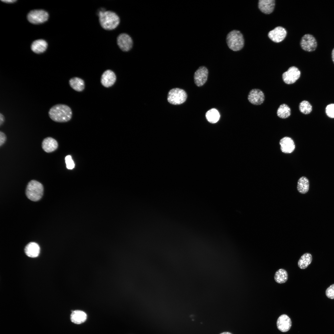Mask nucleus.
Here are the masks:
<instances>
[{
    "label": "nucleus",
    "instance_id": "nucleus-1",
    "mask_svg": "<svg viewBox=\"0 0 334 334\" xmlns=\"http://www.w3.org/2000/svg\"><path fill=\"white\" fill-rule=\"evenodd\" d=\"M48 115L49 118L54 122H64L69 121L71 119L72 112L69 106L64 104H58L49 109Z\"/></svg>",
    "mask_w": 334,
    "mask_h": 334
},
{
    "label": "nucleus",
    "instance_id": "nucleus-2",
    "mask_svg": "<svg viewBox=\"0 0 334 334\" xmlns=\"http://www.w3.org/2000/svg\"><path fill=\"white\" fill-rule=\"evenodd\" d=\"M99 19L101 27L106 30L115 29L119 25L120 19L114 12L110 11H100L99 12Z\"/></svg>",
    "mask_w": 334,
    "mask_h": 334
},
{
    "label": "nucleus",
    "instance_id": "nucleus-3",
    "mask_svg": "<svg viewBox=\"0 0 334 334\" xmlns=\"http://www.w3.org/2000/svg\"><path fill=\"white\" fill-rule=\"evenodd\" d=\"M226 41L229 48L234 51L240 50L244 45L243 36L238 30H233L229 32L226 36Z\"/></svg>",
    "mask_w": 334,
    "mask_h": 334
},
{
    "label": "nucleus",
    "instance_id": "nucleus-4",
    "mask_svg": "<svg viewBox=\"0 0 334 334\" xmlns=\"http://www.w3.org/2000/svg\"><path fill=\"white\" fill-rule=\"evenodd\" d=\"M44 191L43 185L35 180H32L28 183L26 190L27 197L30 200L36 201L42 197Z\"/></svg>",
    "mask_w": 334,
    "mask_h": 334
},
{
    "label": "nucleus",
    "instance_id": "nucleus-5",
    "mask_svg": "<svg viewBox=\"0 0 334 334\" xmlns=\"http://www.w3.org/2000/svg\"><path fill=\"white\" fill-rule=\"evenodd\" d=\"M187 97L186 93L184 90L176 88L169 91L167 96V100L171 104L178 105L185 102Z\"/></svg>",
    "mask_w": 334,
    "mask_h": 334
},
{
    "label": "nucleus",
    "instance_id": "nucleus-6",
    "mask_svg": "<svg viewBox=\"0 0 334 334\" xmlns=\"http://www.w3.org/2000/svg\"><path fill=\"white\" fill-rule=\"evenodd\" d=\"M49 18L48 13L42 10L31 11L28 14L27 19L31 23L34 24H41L46 21Z\"/></svg>",
    "mask_w": 334,
    "mask_h": 334
},
{
    "label": "nucleus",
    "instance_id": "nucleus-7",
    "mask_svg": "<svg viewBox=\"0 0 334 334\" xmlns=\"http://www.w3.org/2000/svg\"><path fill=\"white\" fill-rule=\"evenodd\" d=\"M300 75L301 72L299 69L295 66H292L283 73L282 78L285 84H292L295 83L299 79Z\"/></svg>",
    "mask_w": 334,
    "mask_h": 334
},
{
    "label": "nucleus",
    "instance_id": "nucleus-8",
    "mask_svg": "<svg viewBox=\"0 0 334 334\" xmlns=\"http://www.w3.org/2000/svg\"><path fill=\"white\" fill-rule=\"evenodd\" d=\"M300 44L303 50L308 52L315 51L317 45L315 37L312 35L309 34H305L302 37Z\"/></svg>",
    "mask_w": 334,
    "mask_h": 334
},
{
    "label": "nucleus",
    "instance_id": "nucleus-9",
    "mask_svg": "<svg viewBox=\"0 0 334 334\" xmlns=\"http://www.w3.org/2000/svg\"><path fill=\"white\" fill-rule=\"evenodd\" d=\"M117 44L122 51L126 52L130 50L133 46V41L131 36L125 33L120 34L117 37Z\"/></svg>",
    "mask_w": 334,
    "mask_h": 334
},
{
    "label": "nucleus",
    "instance_id": "nucleus-10",
    "mask_svg": "<svg viewBox=\"0 0 334 334\" xmlns=\"http://www.w3.org/2000/svg\"><path fill=\"white\" fill-rule=\"evenodd\" d=\"M248 99L252 104L259 105L262 104L265 100V96L263 92L258 89H253L249 92Z\"/></svg>",
    "mask_w": 334,
    "mask_h": 334
},
{
    "label": "nucleus",
    "instance_id": "nucleus-11",
    "mask_svg": "<svg viewBox=\"0 0 334 334\" xmlns=\"http://www.w3.org/2000/svg\"><path fill=\"white\" fill-rule=\"evenodd\" d=\"M287 35V31L284 28L278 26L270 31L268 36L273 41L278 43L283 41Z\"/></svg>",
    "mask_w": 334,
    "mask_h": 334
},
{
    "label": "nucleus",
    "instance_id": "nucleus-12",
    "mask_svg": "<svg viewBox=\"0 0 334 334\" xmlns=\"http://www.w3.org/2000/svg\"><path fill=\"white\" fill-rule=\"evenodd\" d=\"M208 71L204 66L200 67L195 72L194 75V81L198 86L203 85L207 80Z\"/></svg>",
    "mask_w": 334,
    "mask_h": 334
},
{
    "label": "nucleus",
    "instance_id": "nucleus-13",
    "mask_svg": "<svg viewBox=\"0 0 334 334\" xmlns=\"http://www.w3.org/2000/svg\"><path fill=\"white\" fill-rule=\"evenodd\" d=\"M116 79V77L114 73L110 70H107L102 74L101 83L104 86L108 88L112 86L114 84Z\"/></svg>",
    "mask_w": 334,
    "mask_h": 334
},
{
    "label": "nucleus",
    "instance_id": "nucleus-14",
    "mask_svg": "<svg viewBox=\"0 0 334 334\" xmlns=\"http://www.w3.org/2000/svg\"><path fill=\"white\" fill-rule=\"evenodd\" d=\"M280 149L282 152L285 153H290L294 150L295 145L293 140L289 137H285L280 141Z\"/></svg>",
    "mask_w": 334,
    "mask_h": 334
},
{
    "label": "nucleus",
    "instance_id": "nucleus-15",
    "mask_svg": "<svg viewBox=\"0 0 334 334\" xmlns=\"http://www.w3.org/2000/svg\"><path fill=\"white\" fill-rule=\"evenodd\" d=\"M292 325L291 321L287 315L283 314L280 315L277 321V326L280 331L285 332L288 331Z\"/></svg>",
    "mask_w": 334,
    "mask_h": 334
},
{
    "label": "nucleus",
    "instance_id": "nucleus-16",
    "mask_svg": "<svg viewBox=\"0 0 334 334\" xmlns=\"http://www.w3.org/2000/svg\"><path fill=\"white\" fill-rule=\"evenodd\" d=\"M275 6V0H260L258 7L260 11L265 14H269L273 12Z\"/></svg>",
    "mask_w": 334,
    "mask_h": 334
},
{
    "label": "nucleus",
    "instance_id": "nucleus-17",
    "mask_svg": "<svg viewBox=\"0 0 334 334\" xmlns=\"http://www.w3.org/2000/svg\"><path fill=\"white\" fill-rule=\"evenodd\" d=\"M58 144L57 141L53 138L48 137L45 138L42 142V147L46 152L50 153L56 150Z\"/></svg>",
    "mask_w": 334,
    "mask_h": 334
},
{
    "label": "nucleus",
    "instance_id": "nucleus-18",
    "mask_svg": "<svg viewBox=\"0 0 334 334\" xmlns=\"http://www.w3.org/2000/svg\"><path fill=\"white\" fill-rule=\"evenodd\" d=\"M26 254L28 257L34 258L38 256L40 252L39 245L35 242H31L25 246L24 249Z\"/></svg>",
    "mask_w": 334,
    "mask_h": 334
},
{
    "label": "nucleus",
    "instance_id": "nucleus-19",
    "mask_svg": "<svg viewBox=\"0 0 334 334\" xmlns=\"http://www.w3.org/2000/svg\"><path fill=\"white\" fill-rule=\"evenodd\" d=\"M87 318L86 314L80 310L72 311L70 316L71 321L76 324H80L84 322Z\"/></svg>",
    "mask_w": 334,
    "mask_h": 334
},
{
    "label": "nucleus",
    "instance_id": "nucleus-20",
    "mask_svg": "<svg viewBox=\"0 0 334 334\" xmlns=\"http://www.w3.org/2000/svg\"><path fill=\"white\" fill-rule=\"evenodd\" d=\"M47 44L42 39L36 40L33 42L31 46L32 50L34 53L40 54L44 52L46 49Z\"/></svg>",
    "mask_w": 334,
    "mask_h": 334
},
{
    "label": "nucleus",
    "instance_id": "nucleus-21",
    "mask_svg": "<svg viewBox=\"0 0 334 334\" xmlns=\"http://www.w3.org/2000/svg\"><path fill=\"white\" fill-rule=\"evenodd\" d=\"M309 182L305 177L302 176L298 181L297 188L298 192L302 194L306 193L309 190Z\"/></svg>",
    "mask_w": 334,
    "mask_h": 334
},
{
    "label": "nucleus",
    "instance_id": "nucleus-22",
    "mask_svg": "<svg viewBox=\"0 0 334 334\" xmlns=\"http://www.w3.org/2000/svg\"><path fill=\"white\" fill-rule=\"evenodd\" d=\"M69 84L73 89L78 92H81L84 88V82L79 78L75 77L69 80Z\"/></svg>",
    "mask_w": 334,
    "mask_h": 334
},
{
    "label": "nucleus",
    "instance_id": "nucleus-23",
    "mask_svg": "<svg viewBox=\"0 0 334 334\" xmlns=\"http://www.w3.org/2000/svg\"><path fill=\"white\" fill-rule=\"evenodd\" d=\"M312 260L311 255L308 253H305L299 259L298 263V267L300 269H305L310 264Z\"/></svg>",
    "mask_w": 334,
    "mask_h": 334
},
{
    "label": "nucleus",
    "instance_id": "nucleus-24",
    "mask_svg": "<svg viewBox=\"0 0 334 334\" xmlns=\"http://www.w3.org/2000/svg\"><path fill=\"white\" fill-rule=\"evenodd\" d=\"M288 274L285 269L280 268L275 272L274 279L276 282L279 284L285 283L288 279Z\"/></svg>",
    "mask_w": 334,
    "mask_h": 334
},
{
    "label": "nucleus",
    "instance_id": "nucleus-25",
    "mask_svg": "<svg viewBox=\"0 0 334 334\" xmlns=\"http://www.w3.org/2000/svg\"><path fill=\"white\" fill-rule=\"evenodd\" d=\"M278 116L280 118L285 119L289 117L291 114L290 107L287 105L283 104L280 105L277 111Z\"/></svg>",
    "mask_w": 334,
    "mask_h": 334
},
{
    "label": "nucleus",
    "instance_id": "nucleus-26",
    "mask_svg": "<svg viewBox=\"0 0 334 334\" xmlns=\"http://www.w3.org/2000/svg\"><path fill=\"white\" fill-rule=\"evenodd\" d=\"M206 117L210 122L214 123L217 122L220 118V114L218 110L215 109H212L206 113Z\"/></svg>",
    "mask_w": 334,
    "mask_h": 334
},
{
    "label": "nucleus",
    "instance_id": "nucleus-27",
    "mask_svg": "<svg viewBox=\"0 0 334 334\" xmlns=\"http://www.w3.org/2000/svg\"><path fill=\"white\" fill-rule=\"evenodd\" d=\"M299 110L300 112L305 114L310 113L312 111V106L307 101L304 100L299 104Z\"/></svg>",
    "mask_w": 334,
    "mask_h": 334
},
{
    "label": "nucleus",
    "instance_id": "nucleus-28",
    "mask_svg": "<svg viewBox=\"0 0 334 334\" xmlns=\"http://www.w3.org/2000/svg\"><path fill=\"white\" fill-rule=\"evenodd\" d=\"M325 111L328 117L331 118H334V104L328 105L325 108Z\"/></svg>",
    "mask_w": 334,
    "mask_h": 334
},
{
    "label": "nucleus",
    "instance_id": "nucleus-29",
    "mask_svg": "<svg viewBox=\"0 0 334 334\" xmlns=\"http://www.w3.org/2000/svg\"><path fill=\"white\" fill-rule=\"evenodd\" d=\"M66 167L69 169H73L75 166V163L70 155H67L65 158Z\"/></svg>",
    "mask_w": 334,
    "mask_h": 334
},
{
    "label": "nucleus",
    "instance_id": "nucleus-30",
    "mask_svg": "<svg viewBox=\"0 0 334 334\" xmlns=\"http://www.w3.org/2000/svg\"><path fill=\"white\" fill-rule=\"evenodd\" d=\"M326 295L330 299H334V284L331 285L327 289Z\"/></svg>",
    "mask_w": 334,
    "mask_h": 334
},
{
    "label": "nucleus",
    "instance_id": "nucleus-31",
    "mask_svg": "<svg viewBox=\"0 0 334 334\" xmlns=\"http://www.w3.org/2000/svg\"><path fill=\"white\" fill-rule=\"evenodd\" d=\"M6 137L5 134L0 131V146H1L5 142Z\"/></svg>",
    "mask_w": 334,
    "mask_h": 334
},
{
    "label": "nucleus",
    "instance_id": "nucleus-32",
    "mask_svg": "<svg viewBox=\"0 0 334 334\" xmlns=\"http://www.w3.org/2000/svg\"><path fill=\"white\" fill-rule=\"evenodd\" d=\"M5 120V118L4 115L1 113H0V125H1L4 122Z\"/></svg>",
    "mask_w": 334,
    "mask_h": 334
},
{
    "label": "nucleus",
    "instance_id": "nucleus-33",
    "mask_svg": "<svg viewBox=\"0 0 334 334\" xmlns=\"http://www.w3.org/2000/svg\"><path fill=\"white\" fill-rule=\"evenodd\" d=\"M1 1L4 2L6 3H14L16 1V0H1Z\"/></svg>",
    "mask_w": 334,
    "mask_h": 334
},
{
    "label": "nucleus",
    "instance_id": "nucleus-34",
    "mask_svg": "<svg viewBox=\"0 0 334 334\" xmlns=\"http://www.w3.org/2000/svg\"><path fill=\"white\" fill-rule=\"evenodd\" d=\"M332 61L334 63V48L332 50Z\"/></svg>",
    "mask_w": 334,
    "mask_h": 334
},
{
    "label": "nucleus",
    "instance_id": "nucleus-35",
    "mask_svg": "<svg viewBox=\"0 0 334 334\" xmlns=\"http://www.w3.org/2000/svg\"><path fill=\"white\" fill-rule=\"evenodd\" d=\"M220 334H232L230 332H222V333H221Z\"/></svg>",
    "mask_w": 334,
    "mask_h": 334
}]
</instances>
